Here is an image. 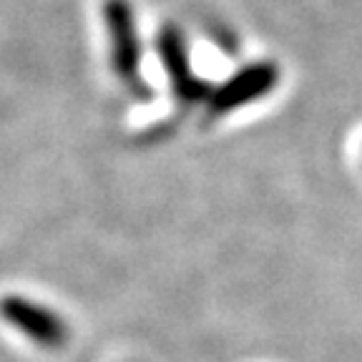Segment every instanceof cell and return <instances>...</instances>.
<instances>
[{"instance_id":"cell-1","label":"cell","mask_w":362,"mask_h":362,"mask_svg":"<svg viewBox=\"0 0 362 362\" xmlns=\"http://www.w3.org/2000/svg\"><path fill=\"white\" fill-rule=\"evenodd\" d=\"M0 320L43 352L66 350L74 337L71 322L61 312L45 302L33 300L28 294H3Z\"/></svg>"}]
</instances>
